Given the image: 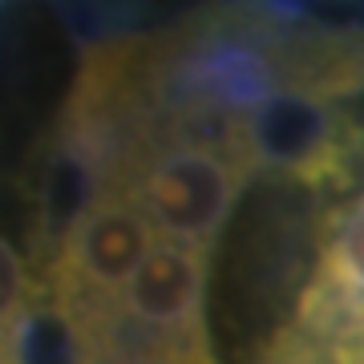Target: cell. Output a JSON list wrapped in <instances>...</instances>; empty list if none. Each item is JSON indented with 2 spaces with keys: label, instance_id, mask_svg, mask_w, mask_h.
<instances>
[{
  "label": "cell",
  "instance_id": "cell-1",
  "mask_svg": "<svg viewBox=\"0 0 364 364\" xmlns=\"http://www.w3.org/2000/svg\"><path fill=\"white\" fill-rule=\"evenodd\" d=\"M275 166L324 207L284 316L243 364H364V134L312 109Z\"/></svg>",
  "mask_w": 364,
  "mask_h": 364
},
{
  "label": "cell",
  "instance_id": "cell-2",
  "mask_svg": "<svg viewBox=\"0 0 364 364\" xmlns=\"http://www.w3.org/2000/svg\"><path fill=\"white\" fill-rule=\"evenodd\" d=\"M65 364H219L210 320L146 324L117 308L65 336Z\"/></svg>",
  "mask_w": 364,
  "mask_h": 364
},
{
  "label": "cell",
  "instance_id": "cell-3",
  "mask_svg": "<svg viewBox=\"0 0 364 364\" xmlns=\"http://www.w3.org/2000/svg\"><path fill=\"white\" fill-rule=\"evenodd\" d=\"M37 312H45L37 267H28L16 243L0 231V364H28V332Z\"/></svg>",
  "mask_w": 364,
  "mask_h": 364
}]
</instances>
